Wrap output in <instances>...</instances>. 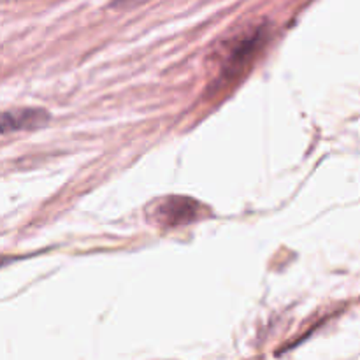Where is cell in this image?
I'll return each mask as SVG.
<instances>
[{"label": "cell", "mask_w": 360, "mask_h": 360, "mask_svg": "<svg viewBox=\"0 0 360 360\" xmlns=\"http://www.w3.org/2000/svg\"><path fill=\"white\" fill-rule=\"evenodd\" d=\"M200 204L190 197H164L151 204L150 218L162 227H179L199 218Z\"/></svg>", "instance_id": "cell-1"}, {"label": "cell", "mask_w": 360, "mask_h": 360, "mask_svg": "<svg viewBox=\"0 0 360 360\" xmlns=\"http://www.w3.org/2000/svg\"><path fill=\"white\" fill-rule=\"evenodd\" d=\"M262 41H264L262 30L255 32V34L250 35L248 39L239 41V44L232 49V53L229 55V60L225 62L224 72H221L220 79L225 81V77H227V81H231L234 79V77H238L239 74H241V70L246 67V63H248L250 60H252V56L255 55L257 49L260 48Z\"/></svg>", "instance_id": "cell-2"}, {"label": "cell", "mask_w": 360, "mask_h": 360, "mask_svg": "<svg viewBox=\"0 0 360 360\" xmlns=\"http://www.w3.org/2000/svg\"><path fill=\"white\" fill-rule=\"evenodd\" d=\"M49 115L44 109L25 108L6 111L2 115V134L7 136L11 132H20V130H34L46 125Z\"/></svg>", "instance_id": "cell-3"}, {"label": "cell", "mask_w": 360, "mask_h": 360, "mask_svg": "<svg viewBox=\"0 0 360 360\" xmlns=\"http://www.w3.org/2000/svg\"><path fill=\"white\" fill-rule=\"evenodd\" d=\"M143 2H146V0H115L112 7H116V9H130V7L139 6Z\"/></svg>", "instance_id": "cell-4"}]
</instances>
